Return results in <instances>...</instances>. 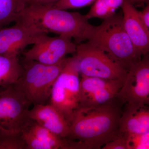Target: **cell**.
<instances>
[{
  "label": "cell",
  "mask_w": 149,
  "mask_h": 149,
  "mask_svg": "<svg viewBox=\"0 0 149 149\" xmlns=\"http://www.w3.org/2000/svg\"><path fill=\"white\" fill-rule=\"evenodd\" d=\"M87 42L106 53L127 71L140 56L124 27L122 13L103 19Z\"/></svg>",
  "instance_id": "3957f363"
},
{
  "label": "cell",
  "mask_w": 149,
  "mask_h": 149,
  "mask_svg": "<svg viewBox=\"0 0 149 149\" xmlns=\"http://www.w3.org/2000/svg\"><path fill=\"white\" fill-rule=\"evenodd\" d=\"M21 136L26 149H70L66 139L32 120L22 131Z\"/></svg>",
  "instance_id": "4fadbf2b"
},
{
  "label": "cell",
  "mask_w": 149,
  "mask_h": 149,
  "mask_svg": "<svg viewBox=\"0 0 149 149\" xmlns=\"http://www.w3.org/2000/svg\"><path fill=\"white\" fill-rule=\"evenodd\" d=\"M32 104L14 85L0 90V130L21 133L31 119L29 107Z\"/></svg>",
  "instance_id": "52a82bcc"
},
{
  "label": "cell",
  "mask_w": 149,
  "mask_h": 149,
  "mask_svg": "<svg viewBox=\"0 0 149 149\" xmlns=\"http://www.w3.org/2000/svg\"><path fill=\"white\" fill-rule=\"evenodd\" d=\"M120 135L149 133V106L126 105L120 121Z\"/></svg>",
  "instance_id": "9a60e30c"
},
{
  "label": "cell",
  "mask_w": 149,
  "mask_h": 149,
  "mask_svg": "<svg viewBox=\"0 0 149 149\" xmlns=\"http://www.w3.org/2000/svg\"><path fill=\"white\" fill-rule=\"evenodd\" d=\"M33 45L24 53V60L48 65L58 63L68 54L75 53L77 47L70 38L61 36L49 37L47 34L40 36Z\"/></svg>",
  "instance_id": "9c48e42d"
},
{
  "label": "cell",
  "mask_w": 149,
  "mask_h": 149,
  "mask_svg": "<svg viewBox=\"0 0 149 149\" xmlns=\"http://www.w3.org/2000/svg\"><path fill=\"white\" fill-rule=\"evenodd\" d=\"M60 0H27V5L38 4L44 5H54Z\"/></svg>",
  "instance_id": "603a6c76"
},
{
  "label": "cell",
  "mask_w": 149,
  "mask_h": 149,
  "mask_svg": "<svg viewBox=\"0 0 149 149\" xmlns=\"http://www.w3.org/2000/svg\"><path fill=\"white\" fill-rule=\"evenodd\" d=\"M76 54L83 76L124 81L128 71L108 55L88 42L77 45Z\"/></svg>",
  "instance_id": "8992f818"
},
{
  "label": "cell",
  "mask_w": 149,
  "mask_h": 149,
  "mask_svg": "<svg viewBox=\"0 0 149 149\" xmlns=\"http://www.w3.org/2000/svg\"><path fill=\"white\" fill-rule=\"evenodd\" d=\"M103 149H128L126 136L121 135L119 137L110 141L105 145Z\"/></svg>",
  "instance_id": "7402d4cb"
},
{
  "label": "cell",
  "mask_w": 149,
  "mask_h": 149,
  "mask_svg": "<svg viewBox=\"0 0 149 149\" xmlns=\"http://www.w3.org/2000/svg\"><path fill=\"white\" fill-rule=\"evenodd\" d=\"M22 65L17 57L0 55V88L4 89L13 85L20 77Z\"/></svg>",
  "instance_id": "2e32d148"
},
{
  "label": "cell",
  "mask_w": 149,
  "mask_h": 149,
  "mask_svg": "<svg viewBox=\"0 0 149 149\" xmlns=\"http://www.w3.org/2000/svg\"><path fill=\"white\" fill-rule=\"evenodd\" d=\"M27 5V0H0V27L18 21Z\"/></svg>",
  "instance_id": "e0dca14e"
},
{
  "label": "cell",
  "mask_w": 149,
  "mask_h": 149,
  "mask_svg": "<svg viewBox=\"0 0 149 149\" xmlns=\"http://www.w3.org/2000/svg\"><path fill=\"white\" fill-rule=\"evenodd\" d=\"M123 1L124 0H96L85 15L89 19L109 18L115 14L116 11L121 7Z\"/></svg>",
  "instance_id": "ac0fdd59"
},
{
  "label": "cell",
  "mask_w": 149,
  "mask_h": 149,
  "mask_svg": "<svg viewBox=\"0 0 149 149\" xmlns=\"http://www.w3.org/2000/svg\"><path fill=\"white\" fill-rule=\"evenodd\" d=\"M114 100L100 106L79 107L74 112L65 139L70 149H100L120 136V102Z\"/></svg>",
  "instance_id": "6da1fadb"
},
{
  "label": "cell",
  "mask_w": 149,
  "mask_h": 149,
  "mask_svg": "<svg viewBox=\"0 0 149 149\" xmlns=\"http://www.w3.org/2000/svg\"><path fill=\"white\" fill-rule=\"evenodd\" d=\"M88 20L86 15L78 12L52 5L30 4L24 9L19 21L34 24L47 33L73 39L78 45L89 40L95 28Z\"/></svg>",
  "instance_id": "7a4b0ae2"
},
{
  "label": "cell",
  "mask_w": 149,
  "mask_h": 149,
  "mask_svg": "<svg viewBox=\"0 0 149 149\" xmlns=\"http://www.w3.org/2000/svg\"><path fill=\"white\" fill-rule=\"evenodd\" d=\"M0 149H26L21 133H10L0 130Z\"/></svg>",
  "instance_id": "d6986e66"
},
{
  "label": "cell",
  "mask_w": 149,
  "mask_h": 149,
  "mask_svg": "<svg viewBox=\"0 0 149 149\" xmlns=\"http://www.w3.org/2000/svg\"><path fill=\"white\" fill-rule=\"evenodd\" d=\"M80 74L74 56L68 58L51 92L50 104L64 115L68 122L80 104Z\"/></svg>",
  "instance_id": "5b68a950"
},
{
  "label": "cell",
  "mask_w": 149,
  "mask_h": 149,
  "mask_svg": "<svg viewBox=\"0 0 149 149\" xmlns=\"http://www.w3.org/2000/svg\"><path fill=\"white\" fill-rule=\"evenodd\" d=\"M68 58L51 65L24 59L21 75L13 85L31 104H45L50 98L54 83Z\"/></svg>",
  "instance_id": "277c9868"
},
{
  "label": "cell",
  "mask_w": 149,
  "mask_h": 149,
  "mask_svg": "<svg viewBox=\"0 0 149 149\" xmlns=\"http://www.w3.org/2000/svg\"><path fill=\"white\" fill-rule=\"evenodd\" d=\"M45 34L48 33L34 24L21 21L12 27H0V55L17 57L24 48L33 45Z\"/></svg>",
  "instance_id": "30bf717a"
},
{
  "label": "cell",
  "mask_w": 149,
  "mask_h": 149,
  "mask_svg": "<svg viewBox=\"0 0 149 149\" xmlns=\"http://www.w3.org/2000/svg\"><path fill=\"white\" fill-rule=\"evenodd\" d=\"M123 82L81 75L79 107H97L108 103L116 98Z\"/></svg>",
  "instance_id": "8fae6325"
},
{
  "label": "cell",
  "mask_w": 149,
  "mask_h": 149,
  "mask_svg": "<svg viewBox=\"0 0 149 149\" xmlns=\"http://www.w3.org/2000/svg\"><path fill=\"white\" fill-rule=\"evenodd\" d=\"M96 0H60L53 6L60 9L68 10L82 8L90 5Z\"/></svg>",
  "instance_id": "44dd1931"
},
{
  "label": "cell",
  "mask_w": 149,
  "mask_h": 149,
  "mask_svg": "<svg viewBox=\"0 0 149 149\" xmlns=\"http://www.w3.org/2000/svg\"><path fill=\"white\" fill-rule=\"evenodd\" d=\"M125 31L140 56L149 53V29L141 12L129 0H124L121 6Z\"/></svg>",
  "instance_id": "7c38bea8"
},
{
  "label": "cell",
  "mask_w": 149,
  "mask_h": 149,
  "mask_svg": "<svg viewBox=\"0 0 149 149\" xmlns=\"http://www.w3.org/2000/svg\"><path fill=\"white\" fill-rule=\"evenodd\" d=\"M129 1L133 3H149V0H129Z\"/></svg>",
  "instance_id": "cb8c5ba5"
},
{
  "label": "cell",
  "mask_w": 149,
  "mask_h": 149,
  "mask_svg": "<svg viewBox=\"0 0 149 149\" xmlns=\"http://www.w3.org/2000/svg\"><path fill=\"white\" fill-rule=\"evenodd\" d=\"M116 98L128 105L149 106V53L128 70Z\"/></svg>",
  "instance_id": "ba28073f"
},
{
  "label": "cell",
  "mask_w": 149,
  "mask_h": 149,
  "mask_svg": "<svg viewBox=\"0 0 149 149\" xmlns=\"http://www.w3.org/2000/svg\"><path fill=\"white\" fill-rule=\"evenodd\" d=\"M29 117L63 139H66L69 135L68 121L64 115L50 104L34 105L29 110Z\"/></svg>",
  "instance_id": "5bb4252c"
},
{
  "label": "cell",
  "mask_w": 149,
  "mask_h": 149,
  "mask_svg": "<svg viewBox=\"0 0 149 149\" xmlns=\"http://www.w3.org/2000/svg\"><path fill=\"white\" fill-rule=\"evenodd\" d=\"M126 136L128 149H149V133L123 135Z\"/></svg>",
  "instance_id": "ffe728a7"
}]
</instances>
